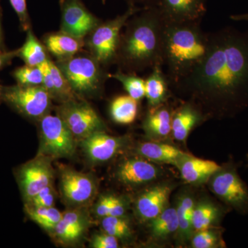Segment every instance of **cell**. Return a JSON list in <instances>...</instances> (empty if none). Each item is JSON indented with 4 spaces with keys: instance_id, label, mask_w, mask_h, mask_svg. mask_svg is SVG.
I'll list each match as a JSON object with an SVG mask.
<instances>
[{
    "instance_id": "obj_21",
    "label": "cell",
    "mask_w": 248,
    "mask_h": 248,
    "mask_svg": "<svg viewBox=\"0 0 248 248\" xmlns=\"http://www.w3.org/2000/svg\"><path fill=\"white\" fill-rule=\"evenodd\" d=\"M172 112L164 104L150 108L143 122V128L149 138L163 139L172 133Z\"/></svg>"
},
{
    "instance_id": "obj_11",
    "label": "cell",
    "mask_w": 248,
    "mask_h": 248,
    "mask_svg": "<svg viewBox=\"0 0 248 248\" xmlns=\"http://www.w3.org/2000/svg\"><path fill=\"white\" fill-rule=\"evenodd\" d=\"M53 172L48 158H38L26 164L19 173V184L27 203L41 190L52 185Z\"/></svg>"
},
{
    "instance_id": "obj_7",
    "label": "cell",
    "mask_w": 248,
    "mask_h": 248,
    "mask_svg": "<svg viewBox=\"0 0 248 248\" xmlns=\"http://www.w3.org/2000/svg\"><path fill=\"white\" fill-rule=\"evenodd\" d=\"M51 96L43 86H3L2 101L28 118L40 121L48 114Z\"/></svg>"
},
{
    "instance_id": "obj_14",
    "label": "cell",
    "mask_w": 248,
    "mask_h": 248,
    "mask_svg": "<svg viewBox=\"0 0 248 248\" xmlns=\"http://www.w3.org/2000/svg\"><path fill=\"white\" fill-rule=\"evenodd\" d=\"M39 67L43 75L42 86L48 91L52 99L61 104L80 99V96L72 89L61 70L50 58Z\"/></svg>"
},
{
    "instance_id": "obj_44",
    "label": "cell",
    "mask_w": 248,
    "mask_h": 248,
    "mask_svg": "<svg viewBox=\"0 0 248 248\" xmlns=\"http://www.w3.org/2000/svg\"><path fill=\"white\" fill-rule=\"evenodd\" d=\"M2 90L3 86L0 85V102H1V101H2Z\"/></svg>"
},
{
    "instance_id": "obj_6",
    "label": "cell",
    "mask_w": 248,
    "mask_h": 248,
    "mask_svg": "<svg viewBox=\"0 0 248 248\" xmlns=\"http://www.w3.org/2000/svg\"><path fill=\"white\" fill-rule=\"evenodd\" d=\"M39 122L40 156L57 159L69 157L74 155L77 139L58 115L47 114Z\"/></svg>"
},
{
    "instance_id": "obj_24",
    "label": "cell",
    "mask_w": 248,
    "mask_h": 248,
    "mask_svg": "<svg viewBox=\"0 0 248 248\" xmlns=\"http://www.w3.org/2000/svg\"><path fill=\"white\" fill-rule=\"evenodd\" d=\"M138 102L128 94L115 98L110 105L111 118L123 125L133 123L138 115Z\"/></svg>"
},
{
    "instance_id": "obj_4",
    "label": "cell",
    "mask_w": 248,
    "mask_h": 248,
    "mask_svg": "<svg viewBox=\"0 0 248 248\" xmlns=\"http://www.w3.org/2000/svg\"><path fill=\"white\" fill-rule=\"evenodd\" d=\"M79 96L93 95L102 90L108 78L102 66L92 55L78 53L71 58L55 62Z\"/></svg>"
},
{
    "instance_id": "obj_27",
    "label": "cell",
    "mask_w": 248,
    "mask_h": 248,
    "mask_svg": "<svg viewBox=\"0 0 248 248\" xmlns=\"http://www.w3.org/2000/svg\"><path fill=\"white\" fill-rule=\"evenodd\" d=\"M195 202L192 197L184 196L179 200L177 210L179 228L178 232L181 239L185 241L192 238L194 228L192 225V215L195 208Z\"/></svg>"
},
{
    "instance_id": "obj_22",
    "label": "cell",
    "mask_w": 248,
    "mask_h": 248,
    "mask_svg": "<svg viewBox=\"0 0 248 248\" xmlns=\"http://www.w3.org/2000/svg\"><path fill=\"white\" fill-rule=\"evenodd\" d=\"M169 80L163 71L162 66H155L145 79V97L150 108L164 104L170 93Z\"/></svg>"
},
{
    "instance_id": "obj_17",
    "label": "cell",
    "mask_w": 248,
    "mask_h": 248,
    "mask_svg": "<svg viewBox=\"0 0 248 248\" xmlns=\"http://www.w3.org/2000/svg\"><path fill=\"white\" fill-rule=\"evenodd\" d=\"M170 186L159 185L145 191L139 197L136 210L143 221H151L166 209L170 194Z\"/></svg>"
},
{
    "instance_id": "obj_43",
    "label": "cell",
    "mask_w": 248,
    "mask_h": 248,
    "mask_svg": "<svg viewBox=\"0 0 248 248\" xmlns=\"http://www.w3.org/2000/svg\"><path fill=\"white\" fill-rule=\"evenodd\" d=\"M4 39H3L2 31L1 27V17H0V50H4Z\"/></svg>"
},
{
    "instance_id": "obj_39",
    "label": "cell",
    "mask_w": 248,
    "mask_h": 248,
    "mask_svg": "<svg viewBox=\"0 0 248 248\" xmlns=\"http://www.w3.org/2000/svg\"><path fill=\"white\" fill-rule=\"evenodd\" d=\"M124 213H125V205L123 202L120 199L114 197L108 216L123 217Z\"/></svg>"
},
{
    "instance_id": "obj_13",
    "label": "cell",
    "mask_w": 248,
    "mask_h": 248,
    "mask_svg": "<svg viewBox=\"0 0 248 248\" xmlns=\"http://www.w3.org/2000/svg\"><path fill=\"white\" fill-rule=\"evenodd\" d=\"M60 186L65 200L75 205L87 203L96 191L92 178L73 170H66L62 172Z\"/></svg>"
},
{
    "instance_id": "obj_18",
    "label": "cell",
    "mask_w": 248,
    "mask_h": 248,
    "mask_svg": "<svg viewBox=\"0 0 248 248\" xmlns=\"http://www.w3.org/2000/svg\"><path fill=\"white\" fill-rule=\"evenodd\" d=\"M192 101V100H191ZM195 102L184 103L172 112V133L175 140L186 141L191 130L203 120L205 115Z\"/></svg>"
},
{
    "instance_id": "obj_26",
    "label": "cell",
    "mask_w": 248,
    "mask_h": 248,
    "mask_svg": "<svg viewBox=\"0 0 248 248\" xmlns=\"http://www.w3.org/2000/svg\"><path fill=\"white\" fill-rule=\"evenodd\" d=\"M151 221L152 234L155 238H165L178 231L179 222L177 210L166 208Z\"/></svg>"
},
{
    "instance_id": "obj_10",
    "label": "cell",
    "mask_w": 248,
    "mask_h": 248,
    "mask_svg": "<svg viewBox=\"0 0 248 248\" xmlns=\"http://www.w3.org/2000/svg\"><path fill=\"white\" fill-rule=\"evenodd\" d=\"M60 31L84 40L102 22L86 7L82 0H60Z\"/></svg>"
},
{
    "instance_id": "obj_40",
    "label": "cell",
    "mask_w": 248,
    "mask_h": 248,
    "mask_svg": "<svg viewBox=\"0 0 248 248\" xmlns=\"http://www.w3.org/2000/svg\"><path fill=\"white\" fill-rule=\"evenodd\" d=\"M18 53L19 48L11 51L0 50V71L9 65L15 58L18 57Z\"/></svg>"
},
{
    "instance_id": "obj_3",
    "label": "cell",
    "mask_w": 248,
    "mask_h": 248,
    "mask_svg": "<svg viewBox=\"0 0 248 248\" xmlns=\"http://www.w3.org/2000/svg\"><path fill=\"white\" fill-rule=\"evenodd\" d=\"M201 22H166L164 64L170 86L185 78L202 62L208 50L209 33Z\"/></svg>"
},
{
    "instance_id": "obj_9",
    "label": "cell",
    "mask_w": 248,
    "mask_h": 248,
    "mask_svg": "<svg viewBox=\"0 0 248 248\" xmlns=\"http://www.w3.org/2000/svg\"><path fill=\"white\" fill-rule=\"evenodd\" d=\"M210 179V187L215 195L241 213L248 212V187L235 168H221Z\"/></svg>"
},
{
    "instance_id": "obj_42",
    "label": "cell",
    "mask_w": 248,
    "mask_h": 248,
    "mask_svg": "<svg viewBox=\"0 0 248 248\" xmlns=\"http://www.w3.org/2000/svg\"><path fill=\"white\" fill-rule=\"evenodd\" d=\"M231 19L234 21H248V13L244 14L233 15L231 16Z\"/></svg>"
},
{
    "instance_id": "obj_12",
    "label": "cell",
    "mask_w": 248,
    "mask_h": 248,
    "mask_svg": "<svg viewBox=\"0 0 248 248\" xmlns=\"http://www.w3.org/2000/svg\"><path fill=\"white\" fill-rule=\"evenodd\" d=\"M156 6L166 22H201L207 12V0H157Z\"/></svg>"
},
{
    "instance_id": "obj_5",
    "label": "cell",
    "mask_w": 248,
    "mask_h": 248,
    "mask_svg": "<svg viewBox=\"0 0 248 248\" xmlns=\"http://www.w3.org/2000/svg\"><path fill=\"white\" fill-rule=\"evenodd\" d=\"M143 8L130 5L124 14L101 22L86 36L84 42L88 52L104 68L115 63L122 29L128 19Z\"/></svg>"
},
{
    "instance_id": "obj_25",
    "label": "cell",
    "mask_w": 248,
    "mask_h": 248,
    "mask_svg": "<svg viewBox=\"0 0 248 248\" xmlns=\"http://www.w3.org/2000/svg\"><path fill=\"white\" fill-rule=\"evenodd\" d=\"M27 32V39L22 46L19 48L18 57L28 66H39L48 59L46 49L36 38L31 29Z\"/></svg>"
},
{
    "instance_id": "obj_19",
    "label": "cell",
    "mask_w": 248,
    "mask_h": 248,
    "mask_svg": "<svg viewBox=\"0 0 248 248\" xmlns=\"http://www.w3.org/2000/svg\"><path fill=\"white\" fill-rule=\"evenodd\" d=\"M177 166L183 179L191 184L206 182L222 168L215 161L199 159L191 155L181 160Z\"/></svg>"
},
{
    "instance_id": "obj_34",
    "label": "cell",
    "mask_w": 248,
    "mask_h": 248,
    "mask_svg": "<svg viewBox=\"0 0 248 248\" xmlns=\"http://www.w3.org/2000/svg\"><path fill=\"white\" fill-rule=\"evenodd\" d=\"M192 236L191 244L195 248H213L220 245L219 234L213 230L206 229L196 232Z\"/></svg>"
},
{
    "instance_id": "obj_1",
    "label": "cell",
    "mask_w": 248,
    "mask_h": 248,
    "mask_svg": "<svg viewBox=\"0 0 248 248\" xmlns=\"http://www.w3.org/2000/svg\"><path fill=\"white\" fill-rule=\"evenodd\" d=\"M205 115L233 117L248 107V31L228 27L209 33L202 62L172 86Z\"/></svg>"
},
{
    "instance_id": "obj_29",
    "label": "cell",
    "mask_w": 248,
    "mask_h": 248,
    "mask_svg": "<svg viewBox=\"0 0 248 248\" xmlns=\"http://www.w3.org/2000/svg\"><path fill=\"white\" fill-rule=\"evenodd\" d=\"M27 212L32 221L48 231H54L62 217V213L55 207L35 208L28 205Z\"/></svg>"
},
{
    "instance_id": "obj_41",
    "label": "cell",
    "mask_w": 248,
    "mask_h": 248,
    "mask_svg": "<svg viewBox=\"0 0 248 248\" xmlns=\"http://www.w3.org/2000/svg\"><path fill=\"white\" fill-rule=\"evenodd\" d=\"M128 4V6L130 5L137 4L143 5V7H149V6H156L157 0H125Z\"/></svg>"
},
{
    "instance_id": "obj_8",
    "label": "cell",
    "mask_w": 248,
    "mask_h": 248,
    "mask_svg": "<svg viewBox=\"0 0 248 248\" xmlns=\"http://www.w3.org/2000/svg\"><path fill=\"white\" fill-rule=\"evenodd\" d=\"M57 114L77 140H84L96 132L104 131L106 124L87 102L76 100L61 104Z\"/></svg>"
},
{
    "instance_id": "obj_45",
    "label": "cell",
    "mask_w": 248,
    "mask_h": 248,
    "mask_svg": "<svg viewBox=\"0 0 248 248\" xmlns=\"http://www.w3.org/2000/svg\"><path fill=\"white\" fill-rule=\"evenodd\" d=\"M102 1H103V2L104 3V2H105L106 1H107V0H102Z\"/></svg>"
},
{
    "instance_id": "obj_28",
    "label": "cell",
    "mask_w": 248,
    "mask_h": 248,
    "mask_svg": "<svg viewBox=\"0 0 248 248\" xmlns=\"http://www.w3.org/2000/svg\"><path fill=\"white\" fill-rule=\"evenodd\" d=\"M219 214L218 208L210 202H202L195 204L192 215L194 231L208 229L218 219Z\"/></svg>"
},
{
    "instance_id": "obj_35",
    "label": "cell",
    "mask_w": 248,
    "mask_h": 248,
    "mask_svg": "<svg viewBox=\"0 0 248 248\" xmlns=\"http://www.w3.org/2000/svg\"><path fill=\"white\" fill-rule=\"evenodd\" d=\"M55 196L51 185L41 190L28 203L29 204V206L35 208H52L55 205Z\"/></svg>"
},
{
    "instance_id": "obj_30",
    "label": "cell",
    "mask_w": 248,
    "mask_h": 248,
    "mask_svg": "<svg viewBox=\"0 0 248 248\" xmlns=\"http://www.w3.org/2000/svg\"><path fill=\"white\" fill-rule=\"evenodd\" d=\"M108 78H113L120 81L123 85L124 89L128 93V95L138 102L145 97V79L136 74L119 71L114 74L108 75Z\"/></svg>"
},
{
    "instance_id": "obj_2",
    "label": "cell",
    "mask_w": 248,
    "mask_h": 248,
    "mask_svg": "<svg viewBox=\"0 0 248 248\" xmlns=\"http://www.w3.org/2000/svg\"><path fill=\"white\" fill-rule=\"evenodd\" d=\"M166 21L156 6L132 16L121 32L115 63L120 71L136 74L164 65Z\"/></svg>"
},
{
    "instance_id": "obj_36",
    "label": "cell",
    "mask_w": 248,
    "mask_h": 248,
    "mask_svg": "<svg viewBox=\"0 0 248 248\" xmlns=\"http://www.w3.org/2000/svg\"><path fill=\"white\" fill-rule=\"evenodd\" d=\"M13 9L17 14L23 30L27 31L31 28L30 17L28 12L27 0H9Z\"/></svg>"
},
{
    "instance_id": "obj_16",
    "label": "cell",
    "mask_w": 248,
    "mask_h": 248,
    "mask_svg": "<svg viewBox=\"0 0 248 248\" xmlns=\"http://www.w3.org/2000/svg\"><path fill=\"white\" fill-rule=\"evenodd\" d=\"M159 170L149 161L139 158L125 160L117 169L119 180L125 185L140 186L155 180Z\"/></svg>"
},
{
    "instance_id": "obj_37",
    "label": "cell",
    "mask_w": 248,
    "mask_h": 248,
    "mask_svg": "<svg viewBox=\"0 0 248 248\" xmlns=\"http://www.w3.org/2000/svg\"><path fill=\"white\" fill-rule=\"evenodd\" d=\"M92 247L94 248H117L118 239L115 236L104 233L95 235L93 239Z\"/></svg>"
},
{
    "instance_id": "obj_31",
    "label": "cell",
    "mask_w": 248,
    "mask_h": 248,
    "mask_svg": "<svg viewBox=\"0 0 248 248\" xmlns=\"http://www.w3.org/2000/svg\"><path fill=\"white\" fill-rule=\"evenodd\" d=\"M13 76L17 84L25 86H37L43 85V75L39 66L28 65L19 67L13 72Z\"/></svg>"
},
{
    "instance_id": "obj_38",
    "label": "cell",
    "mask_w": 248,
    "mask_h": 248,
    "mask_svg": "<svg viewBox=\"0 0 248 248\" xmlns=\"http://www.w3.org/2000/svg\"><path fill=\"white\" fill-rule=\"evenodd\" d=\"M113 196H104L99 200L95 207V213L98 217H105L108 215Z\"/></svg>"
},
{
    "instance_id": "obj_23",
    "label": "cell",
    "mask_w": 248,
    "mask_h": 248,
    "mask_svg": "<svg viewBox=\"0 0 248 248\" xmlns=\"http://www.w3.org/2000/svg\"><path fill=\"white\" fill-rule=\"evenodd\" d=\"M138 153L151 161L175 166L181 160L190 155L171 145L157 142L141 143L138 147Z\"/></svg>"
},
{
    "instance_id": "obj_20",
    "label": "cell",
    "mask_w": 248,
    "mask_h": 248,
    "mask_svg": "<svg viewBox=\"0 0 248 248\" xmlns=\"http://www.w3.org/2000/svg\"><path fill=\"white\" fill-rule=\"evenodd\" d=\"M43 42L47 51L55 57L57 61L72 58L81 52L85 46L84 40L61 31L46 35Z\"/></svg>"
},
{
    "instance_id": "obj_33",
    "label": "cell",
    "mask_w": 248,
    "mask_h": 248,
    "mask_svg": "<svg viewBox=\"0 0 248 248\" xmlns=\"http://www.w3.org/2000/svg\"><path fill=\"white\" fill-rule=\"evenodd\" d=\"M86 225H75L62 217L54 232L60 241L71 243L79 239L82 235Z\"/></svg>"
},
{
    "instance_id": "obj_15",
    "label": "cell",
    "mask_w": 248,
    "mask_h": 248,
    "mask_svg": "<svg viewBox=\"0 0 248 248\" xmlns=\"http://www.w3.org/2000/svg\"><path fill=\"white\" fill-rule=\"evenodd\" d=\"M81 141L86 156L94 163L108 161L124 146L123 139L111 136L105 131L96 132Z\"/></svg>"
},
{
    "instance_id": "obj_32",
    "label": "cell",
    "mask_w": 248,
    "mask_h": 248,
    "mask_svg": "<svg viewBox=\"0 0 248 248\" xmlns=\"http://www.w3.org/2000/svg\"><path fill=\"white\" fill-rule=\"evenodd\" d=\"M102 226L106 233L117 239L127 238L130 235V225L124 216L103 217Z\"/></svg>"
}]
</instances>
